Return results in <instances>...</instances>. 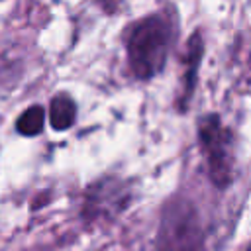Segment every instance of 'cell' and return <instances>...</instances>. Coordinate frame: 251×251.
Returning <instances> with one entry per match:
<instances>
[{"label":"cell","mask_w":251,"mask_h":251,"mask_svg":"<svg viewBox=\"0 0 251 251\" xmlns=\"http://www.w3.org/2000/svg\"><path fill=\"white\" fill-rule=\"evenodd\" d=\"M171 31L159 16L141 20L127 37V59L137 78L155 76L167 61Z\"/></svg>","instance_id":"cell-1"},{"label":"cell","mask_w":251,"mask_h":251,"mask_svg":"<svg viewBox=\"0 0 251 251\" xmlns=\"http://www.w3.org/2000/svg\"><path fill=\"white\" fill-rule=\"evenodd\" d=\"M159 251H202L204 233L194 206L186 200H173L161 218L157 235Z\"/></svg>","instance_id":"cell-2"},{"label":"cell","mask_w":251,"mask_h":251,"mask_svg":"<svg viewBox=\"0 0 251 251\" xmlns=\"http://www.w3.org/2000/svg\"><path fill=\"white\" fill-rule=\"evenodd\" d=\"M198 135L202 149L206 153L208 171L216 186L224 188L231 180V143L227 131L222 127V122L216 114H210L200 120Z\"/></svg>","instance_id":"cell-3"},{"label":"cell","mask_w":251,"mask_h":251,"mask_svg":"<svg viewBox=\"0 0 251 251\" xmlns=\"http://www.w3.org/2000/svg\"><path fill=\"white\" fill-rule=\"evenodd\" d=\"M75 118H76V106H75V100L67 94H59L51 100V106H49V122H51V127L57 129V131H65L69 129L73 124H75Z\"/></svg>","instance_id":"cell-4"},{"label":"cell","mask_w":251,"mask_h":251,"mask_svg":"<svg viewBox=\"0 0 251 251\" xmlns=\"http://www.w3.org/2000/svg\"><path fill=\"white\" fill-rule=\"evenodd\" d=\"M202 53H204V45H202V37L200 33H194L188 41V55H186V75H184V96H190L194 82H196V73L202 61Z\"/></svg>","instance_id":"cell-5"},{"label":"cell","mask_w":251,"mask_h":251,"mask_svg":"<svg viewBox=\"0 0 251 251\" xmlns=\"http://www.w3.org/2000/svg\"><path fill=\"white\" fill-rule=\"evenodd\" d=\"M45 124V110L41 106H29L16 122V127L22 135H37L41 133Z\"/></svg>","instance_id":"cell-6"}]
</instances>
